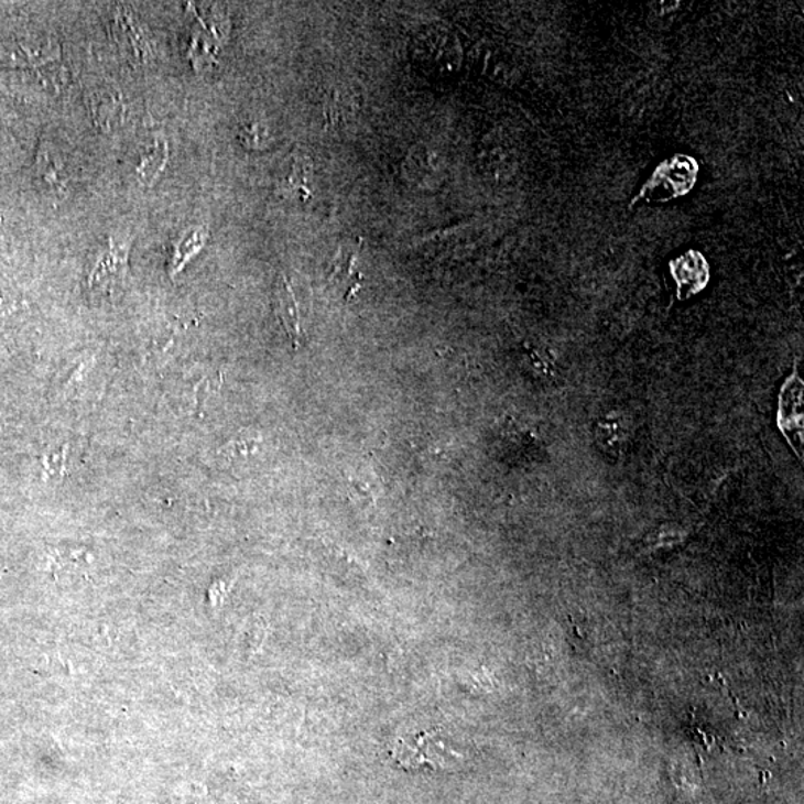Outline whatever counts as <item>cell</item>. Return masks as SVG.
I'll return each mask as SVG.
<instances>
[{"mask_svg": "<svg viewBox=\"0 0 804 804\" xmlns=\"http://www.w3.org/2000/svg\"><path fill=\"white\" fill-rule=\"evenodd\" d=\"M391 757L404 770H442L460 759L443 742L437 730L401 736L392 745Z\"/></svg>", "mask_w": 804, "mask_h": 804, "instance_id": "6da1fadb", "label": "cell"}, {"mask_svg": "<svg viewBox=\"0 0 804 804\" xmlns=\"http://www.w3.org/2000/svg\"><path fill=\"white\" fill-rule=\"evenodd\" d=\"M129 241L109 239L104 251L97 257L88 274V287H113L124 282L129 274Z\"/></svg>", "mask_w": 804, "mask_h": 804, "instance_id": "7a4b0ae2", "label": "cell"}, {"mask_svg": "<svg viewBox=\"0 0 804 804\" xmlns=\"http://www.w3.org/2000/svg\"><path fill=\"white\" fill-rule=\"evenodd\" d=\"M93 120L101 130H112L124 120L126 105L117 91L101 88L88 96Z\"/></svg>", "mask_w": 804, "mask_h": 804, "instance_id": "3957f363", "label": "cell"}, {"mask_svg": "<svg viewBox=\"0 0 804 804\" xmlns=\"http://www.w3.org/2000/svg\"><path fill=\"white\" fill-rule=\"evenodd\" d=\"M274 308L279 319H281L283 328L290 336L294 346H298L300 340V311L297 298L294 291L287 282V279L281 274L274 287Z\"/></svg>", "mask_w": 804, "mask_h": 804, "instance_id": "277c9868", "label": "cell"}, {"mask_svg": "<svg viewBox=\"0 0 804 804\" xmlns=\"http://www.w3.org/2000/svg\"><path fill=\"white\" fill-rule=\"evenodd\" d=\"M116 32L126 53L133 56L134 61L143 62L151 57V45L148 44L142 32H139L137 21L127 15V12H122V15L118 17Z\"/></svg>", "mask_w": 804, "mask_h": 804, "instance_id": "5b68a950", "label": "cell"}, {"mask_svg": "<svg viewBox=\"0 0 804 804\" xmlns=\"http://www.w3.org/2000/svg\"><path fill=\"white\" fill-rule=\"evenodd\" d=\"M206 237L207 232L205 230L194 228L172 245L171 260H169V274H171V278H175L177 273H181L182 269L188 264V261L200 252Z\"/></svg>", "mask_w": 804, "mask_h": 804, "instance_id": "8992f818", "label": "cell"}, {"mask_svg": "<svg viewBox=\"0 0 804 804\" xmlns=\"http://www.w3.org/2000/svg\"><path fill=\"white\" fill-rule=\"evenodd\" d=\"M355 261H357V252L354 249L341 248L334 261L332 276H329L345 290L346 295L354 294L362 281L361 274L355 267Z\"/></svg>", "mask_w": 804, "mask_h": 804, "instance_id": "52a82bcc", "label": "cell"}, {"mask_svg": "<svg viewBox=\"0 0 804 804\" xmlns=\"http://www.w3.org/2000/svg\"><path fill=\"white\" fill-rule=\"evenodd\" d=\"M169 160V146L164 141L156 139L152 150L143 156L141 164H139L137 172L139 180L143 184L151 185L152 182L160 176V173L166 167Z\"/></svg>", "mask_w": 804, "mask_h": 804, "instance_id": "ba28073f", "label": "cell"}, {"mask_svg": "<svg viewBox=\"0 0 804 804\" xmlns=\"http://www.w3.org/2000/svg\"><path fill=\"white\" fill-rule=\"evenodd\" d=\"M308 175H311V167H308L306 159H300L297 156V159L292 160L290 172H287L285 180L282 182L283 192L291 194L295 198L306 200V198L311 197Z\"/></svg>", "mask_w": 804, "mask_h": 804, "instance_id": "9c48e42d", "label": "cell"}, {"mask_svg": "<svg viewBox=\"0 0 804 804\" xmlns=\"http://www.w3.org/2000/svg\"><path fill=\"white\" fill-rule=\"evenodd\" d=\"M6 61L24 63V65H41V63L57 61L61 57V46L48 44L37 48H23L17 45L12 50H6Z\"/></svg>", "mask_w": 804, "mask_h": 804, "instance_id": "30bf717a", "label": "cell"}, {"mask_svg": "<svg viewBox=\"0 0 804 804\" xmlns=\"http://www.w3.org/2000/svg\"><path fill=\"white\" fill-rule=\"evenodd\" d=\"M37 171H40L42 180L51 188L56 189V192H65L67 176L63 172V164L53 160L48 151H41L40 159H37Z\"/></svg>", "mask_w": 804, "mask_h": 804, "instance_id": "8fae6325", "label": "cell"}, {"mask_svg": "<svg viewBox=\"0 0 804 804\" xmlns=\"http://www.w3.org/2000/svg\"><path fill=\"white\" fill-rule=\"evenodd\" d=\"M239 139L248 150H260L269 142V133L261 122L249 121L241 126Z\"/></svg>", "mask_w": 804, "mask_h": 804, "instance_id": "7c38bea8", "label": "cell"}, {"mask_svg": "<svg viewBox=\"0 0 804 804\" xmlns=\"http://www.w3.org/2000/svg\"><path fill=\"white\" fill-rule=\"evenodd\" d=\"M65 450H58L51 453L48 458H46V465H50L51 471H54L53 474H62L63 469H65Z\"/></svg>", "mask_w": 804, "mask_h": 804, "instance_id": "4fadbf2b", "label": "cell"}]
</instances>
